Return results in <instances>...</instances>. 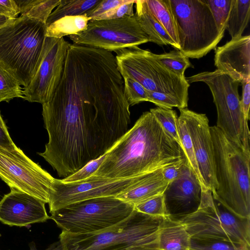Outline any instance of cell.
<instances>
[{"instance_id": "cell-2", "label": "cell", "mask_w": 250, "mask_h": 250, "mask_svg": "<svg viewBox=\"0 0 250 250\" xmlns=\"http://www.w3.org/2000/svg\"><path fill=\"white\" fill-rule=\"evenodd\" d=\"M185 158L181 145L163 129L150 111H146L107 151L92 176L129 178L163 168Z\"/></svg>"}, {"instance_id": "cell-16", "label": "cell", "mask_w": 250, "mask_h": 250, "mask_svg": "<svg viewBox=\"0 0 250 250\" xmlns=\"http://www.w3.org/2000/svg\"><path fill=\"white\" fill-rule=\"evenodd\" d=\"M202 187L188 162L181 174L168 183L164 192L168 216L172 218L191 214L198 208Z\"/></svg>"}, {"instance_id": "cell-35", "label": "cell", "mask_w": 250, "mask_h": 250, "mask_svg": "<svg viewBox=\"0 0 250 250\" xmlns=\"http://www.w3.org/2000/svg\"><path fill=\"white\" fill-rule=\"evenodd\" d=\"M148 102L155 104L157 107L172 109L174 107L187 108L188 104L178 98L168 94L147 90Z\"/></svg>"}, {"instance_id": "cell-17", "label": "cell", "mask_w": 250, "mask_h": 250, "mask_svg": "<svg viewBox=\"0 0 250 250\" xmlns=\"http://www.w3.org/2000/svg\"><path fill=\"white\" fill-rule=\"evenodd\" d=\"M45 203L26 193L11 189L0 201V221L10 226L26 227L50 219Z\"/></svg>"}, {"instance_id": "cell-4", "label": "cell", "mask_w": 250, "mask_h": 250, "mask_svg": "<svg viewBox=\"0 0 250 250\" xmlns=\"http://www.w3.org/2000/svg\"><path fill=\"white\" fill-rule=\"evenodd\" d=\"M164 217L136 210L126 219L102 231L59 235L63 250H159L158 234Z\"/></svg>"}, {"instance_id": "cell-39", "label": "cell", "mask_w": 250, "mask_h": 250, "mask_svg": "<svg viewBox=\"0 0 250 250\" xmlns=\"http://www.w3.org/2000/svg\"><path fill=\"white\" fill-rule=\"evenodd\" d=\"M188 162L186 157L177 163L163 168L162 173L165 180L169 183L176 179L181 174Z\"/></svg>"}, {"instance_id": "cell-22", "label": "cell", "mask_w": 250, "mask_h": 250, "mask_svg": "<svg viewBox=\"0 0 250 250\" xmlns=\"http://www.w3.org/2000/svg\"><path fill=\"white\" fill-rule=\"evenodd\" d=\"M90 19L86 14L65 16L46 25V37L61 39L85 30Z\"/></svg>"}, {"instance_id": "cell-31", "label": "cell", "mask_w": 250, "mask_h": 250, "mask_svg": "<svg viewBox=\"0 0 250 250\" xmlns=\"http://www.w3.org/2000/svg\"><path fill=\"white\" fill-rule=\"evenodd\" d=\"M14 98H23V90L18 81L0 66V102Z\"/></svg>"}, {"instance_id": "cell-7", "label": "cell", "mask_w": 250, "mask_h": 250, "mask_svg": "<svg viewBox=\"0 0 250 250\" xmlns=\"http://www.w3.org/2000/svg\"><path fill=\"white\" fill-rule=\"evenodd\" d=\"M185 226L191 238L211 239L250 246V219L241 217L202 190L201 202L194 212L174 218Z\"/></svg>"}, {"instance_id": "cell-28", "label": "cell", "mask_w": 250, "mask_h": 250, "mask_svg": "<svg viewBox=\"0 0 250 250\" xmlns=\"http://www.w3.org/2000/svg\"><path fill=\"white\" fill-rule=\"evenodd\" d=\"M154 58L167 69L181 78H185V71L192 67L189 58L179 50L175 49L161 54L153 53Z\"/></svg>"}, {"instance_id": "cell-33", "label": "cell", "mask_w": 250, "mask_h": 250, "mask_svg": "<svg viewBox=\"0 0 250 250\" xmlns=\"http://www.w3.org/2000/svg\"><path fill=\"white\" fill-rule=\"evenodd\" d=\"M134 209L153 216H167L164 193L154 196L134 206Z\"/></svg>"}, {"instance_id": "cell-14", "label": "cell", "mask_w": 250, "mask_h": 250, "mask_svg": "<svg viewBox=\"0 0 250 250\" xmlns=\"http://www.w3.org/2000/svg\"><path fill=\"white\" fill-rule=\"evenodd\" d=\"M71 44L63 38L45 37L40 63L23 99L42 104L49 101L61 80L67 50Z\"/></svg>"}, {"instance_id": "cell-8", "label": "cell", "mask_w": 250, "mask_h": 250, "mask_svg": "<svg viewBox=\"0 0 250 250\" xmlns=\"http://www.w3.org/2000/svg\"><path fill=\"white\" fill-rule=\"evenodd\" d=\"M134 206L116 197L86 199L65 206L50 212L62 231L86 234L102 231L127 218Z\"/></svg>"}, {"instance_id": "cell-40", "label": "cell", "mask_w": 250, "mask_h": 250, "mask_svg": "<svg viewBox=\"0 0 250 250\" xmlns=\"http://www.w3.org/2000/svg\"><path fill=\"white\" fill-rule=\"evenodd\" d=\"M240 83L242 85V97L240 100L241 105L244 118L248 121L250 118V78L243 80Z\"/></svg>"}, {"instance_id": "cell-29", "label": "cell", "mask_w": 250, "mask_h": 250, "mask_svg": "<svg viewBox=\"0 0 250 250\" xmlns=\"http://www.w3.org/2000/svg\"><path fill=\"white\" fill-rule=\"evenodd\" d=\"M191 250H250V246L229 241L191 238Z\"/></svg>"}, {"instance_id": "cell-6", "label": "cell", "mask_w": 250, "mask_h": 250, "mask_svg": "<svg viewBox=\"0 0 250 250\" xmlns=\"http://www.w3.org/2000/svg\"><path fill=\"white\" fill-rule=\"evenodd\" d=\"M176 23L179 50L200 59L216 48L224 35L216 24L206 0H169Z\"/></svg>"}, {"instance_id": "cell-37", "label": "cell", "mask_w": 250, "mask_h": 250, "mask_svg": "<svg viewBox=\"0 0 250 250\" xmlns=\"http://www.w3.org/2000/svg\"><path fill=\"white\" fill-rule=\"evenodd\" d=\"M135 2V0H129L127 2L122 4L104 13L95 20L117 19L133 16L135 14L133 11V5Z\"/></svg>"}, {"instance_id": "cell-3", "label": "cell", "mask_w": 250, "mask_h": 250, "mask_svg": "<svg viewBox=\"0 0 250 250\" xmlns=\"http://www.w3.org/2000/svg\"><path fill=\"white\" fill-rule=\"evenodd\" d=\"M217 188L213 197L236 215L250 219V151L210 127Z\"/></svg>"}, {"instance_id": "cell-20", "label": "cell", "mask_w": 250, "mask_h": 250, "mask_svg": "<svg viewBox=\"0 0 250 250\" xmlns=\"http://www.w3.org/2000/svg\"><path fill=\"white\" fill-rule=\"evenodd\" d=\"M162 169L151 172L138 186L118 195L116 197L135 206L154 196L164 193L168 182L163 177Z\"/></svg>"}, {"instance_id": "cell-11", "label": "cell", "mask_w": 250, "mask_h": 250, "mask_svg": "<svg viewBox=\"0 0 250 250\" xmlns=\"http://www.w3.org/2000/svg\"><path fill=\"white\" fill-rule=\"evenodd\" d=\"M68 37L73 44L110 52L149 42L135 14L117 19L89 21L85 30Z\"/></svg>"}, {"instance_id": "cell-42", "label": "cell", "mask_w": 250, "mask_h": 250, "mask_svg": "<svg viewBox=\"0 0 250 250\" xmlns=\"http://www.w3.org/2000/svg\"><path fill=\"white\" fill-rule=\"evenodd\" d=\"M19 13V8L15 0H0V14L15 19Z\"/></svg>"}, {"instance_id": "cell-9", "label": "cell", "mask_w": 250, "mask_h": 250, "mask_svg": "<svg viewBox=\"0 0 250 250\" xmlns=\"http://www.w3.org/2000/svg\"><path fill=\"white\" fill-rule=\"evenodd\" d=\"M186 80L188 83L203 82L208 85L217 109L216 126L234 143L250 151L248 121L244 118L238 90L240 83L218 69L199 73Z\"/></svg>"}, {"instance_id": "cell-45", "label": "cell", "mask_w": 250, "mask_h": 250, "mask_svg": "<svg viewBox=\"0 0 250 250\" xmlns=\"http://www.w3.org/2000/svg\"></svg>"}, {"instance_id": "cell-24", "label": "cell", "mask_w": 250, "mask_h": 250, "mask_svg": "<svg viewBox=\"0 0 250 250\" xmlns=\"http://www.w3.org/2000/svg\"><path fill=\"white\" fill-rule=\"evenodd\" d=\"M21 16L46 24L53 10L61 0H16Z\"/></svg>"}, {"instance_id": "cell-32", "label": "cell", "mask_w": 250, "mask_h": 250, "mask_svg": "<svg viewBox=\"0 0 250 250\" xmlns=\"http://www.w3.org/2000/svg\"><path fill=\"white\" fill-rule=\"evenodd\" d=\"M219 32L224 34L232 0H206Z\"/></svg>"}, {"instance_id": "cell-1", "label": "cell", "mask_w": 250, "mask_h": 250, "mask_svg": "<svg viewBox=\"0 0 250 250\" xmlns=\"http://www.w3.org/2000/svg\"><path fill=\"white\" fill-rule=\"evenodd\" d=\"M111 52L71 45L53 95L42 104L48 134L38 154L63 178L103 155L128 130L129 105Z\"/></svg>"}, {"instance_id": "cell-27", "label": "cell", "mask_w": 250, "mask_h": 250, "mask_svg": "<svg viewBox=\"0 0 250 250\" xmlns=\"http://www.w3.org/2000/svg\"><path fill=\"white\" fill-rule=\"evenodd\" d=\"M177 128L180 144L189 166L199 179L202 187V190H205L208 189L205 187L200 174L195 157L191 137L185 118L181 113H180V116L178 117Z\"/></svg>"}, {"instance_id": "cell-13", "label": "cell", "mask_w": 250, "mask_h": 250, "mask_svg": "<svg viewBox=\"0 0 250 250\" xmlns=\"http://www.w3.org/2000/svg\"><path fill=\"white\" fill-rule=\"evenodd\" d=\"M150 172L122 179L102 178L91 176L83 181L72 183L64 182L62 179L55 178L48 203L49 212L86 199L116 197L138 186Z\"/></svg>"}, {"instance_id": "cell-34", "label": "cell", "mask_w": 250, "mask_h": 250, "mask_svg": "<svg viewBox=\"0 0 250 250\" xmlns=\"http://www.w3.org/2000/svg\"><path fill=\"white\" fill-rule=\"evenodd\" d=\"M124 93L129 106L148 102L147 90L138 82L131 78H124Z\"/></svg>"}, {"instance_id": "cell-41", "label": "cell", "mask_w": 250, "mask_h": 250, "mask_svg": "<svg viewBox=\"0 0 250 250\" xmlns=\"http://www.w3.org/2000/svg\"><path fill=\"white\" fill-rule=\"evenodd\" d=\"M0 147L9 150L16 149L18 147L10 137L6 125L0 113Z\"/></svg>"}, {"instance_id": "cell-26", "label": "cell", "mask_w": 250, "mask_h": 250, "mask_svg": "<svg viewBox=\"0 0 250 250\" xmlns=\"http://www.w3.org/2000/svg\"><path fill=\"white\" fill-rule=\"evenodd\" d=\"M101 0H61L48 17L45 25L65 16L82 15L93 8Z\"/></svg>"}, {"instance_id": "cell-30", "label": "cell", "mask_w": 250, "mask_h": 250, "mask_svg": "<svg viewBox=\"0 0 250 250\" xmlns=\"http://www.w3.org/2000/svg\"><path fill=\"white\" fill-rule=\"evenodd\" d=\"M149 111L163 129L181 145L177 128L178 117L175 111L172 109L157 107L150 109Z\"/></svg>"}, {"instance_id": "cell-43", "label": "cell", "mask_w": 250, "mask_h": 250, "mask_svg": "<svg viewBox=\"0 0 250 250\" xmlns=\"http://www.w3.org/2000/svg\"><path fill=\"white\" fill-rule=\"evenodd\" d=\"M30 250H38L36 249L34 243H31L30 245ZM45 250H63L61 242L59 241L52 244Z\"/></svg>"}, {"instance_id": "cell-18", "label": "cell", "mask_w": 250, "mask_h": 250, "mask_svg": "<svg viewBox=\"0 0 250 250\" xmlns=\"http://www.w3.org/2000/svg\"><path fill=\"white\" fill-rule=\"evenodd\" d=\"M214 64L217 69L241 82L250 78V36L231 39L216 47Z\"/></svg>"}, {"instance_id": "cell-44", "label": "cell", "mask_w": 250, "mask_h": 250, "mask_svg": "<svg viewBox=\"0 0 250 250\" xmlns=\"http://www.w3.org/2000/svg\"><path fill=\"white\" fill-rule=\"evenodd\" d=\"M12 19H13L0 14V29L8 24Z\"/></svg>"}, {"instance_id": "cell-12", "label": "cell", "mask_w": 250, "mask_h": 250, "mask_svg": "<svg viewBox=\"0 0 250 250\" xmlns=\"http://www.w3.org/2000/svg\"><path fill=\"white\" fill-rule=\"evenodd\" d=\"M0 178L9 187L49 201L55 178L29 158L19 147L9 150L0 147Z\"/></svg>"}, {"instance_id": "cell-19", "label": "cell", "mask_w": 250, "mask_h": 250, "mask_svg": "<svg viewBox=\"0 0 250 250\" xmlns=\"http://www.w3.org/2000/svg\"><path fill=\"white\" fill-rule=\"evenodd\" d=\"M191 238L183 223L166 216L158 234L159 250H190Z\"/></svg>"}, {"instance_id": "cell-10", "label": "cell", "mask_w": 250, "mask_h": 250, "mask_svg": "<svg viewBox=\"0 0 250 250\" xmlns=\"http://www.w3.org/2000/svg\"><path fill=\"white\" fill-rule=\"evenodd\" d=\"M118 70L123 79L131 78L146 90L173 96L188 104L189 83L173 73L153 57V53L138 46L116 52Z\"/></svg>"}, {"instance_id": "cell-15", "label": "cell", "mask_w": 250, "mask_h": 250, "mask_svg": "<svg viewBox=\"0 0 250 250\" xmlns=\"http://www.w3.org/2000/svg\"><path fill=\"white\" fill-rule=\"evenodd\" d=\"M184 115L193 144L200 174L206 188L213 194L217 188L212 141L206 114L188 108L179 109Z\"/></svg>"}, {"instance_id": "cell-5", "label": "cell", "mask_w": 250, "mask_h": 250, "mask_svg": "<svg viewBox=\"0 0 250 250\" xmlns=\"http://www.w3.org/2000/svg\"><path fill=\"white\" fill-rule=\"evenodd\" d=\"M46 25L21 16L0 29V66L26 87L41 62Z\"/></svg>"}, {"instance_id": "cell-25", "label": "cell", "mask_w": 250, "mask_h": 250, "mask_svg": "<svg viewBox=\"0 0 250 250\" xmlns=\"http://www.w3.org/2000/svg\"><path fill=\"white\" fill-rule=\"evenodd\" d=\"M150 12L180 47L176 23L169 0H145Z\"/></svg>"}, {"instance_id": "cell-36", "label": "cell", "mask_w": 250, "mask_h": 250, "mask_svg": "<svg viewBox=\"0 0 250 250\" xmlns=\"http://www.w3.org/2000/svg\"><path fill=\"white\" fill-rule=\"evenodd\" d=\"M106 153L90 161L75 173L62 179V181L66 183H72L82 181L88 178L99 168L104 160Z\"/></svg>"}, {"instance_id": "cell-21", "label": "cell", "mask_w": 250, "mask_h": 250, "mask_svg": "<svg viewBox=\"0 0 250 250\" xmlns=\"http://www.w3.org/2000/svg\"><path fill=\"white\" fill-rule=\"evenodd\" d=\"M135 15L141 28L148 37L149 42L159 45L170 44L175 49L180 47L152 15L145 0H135Z\"/></svg>"}, {"instance_id": "cell-23", "label": "cell", "mask_w": 250, "mask_h": 250, "mask_svg": "<svg viewBox=\"0 0 250 250\" xmlns=\"http://www.w3.org/2000/svg\"><path fill=\"white\" fill-rule=\"evenodd\" d=\"M250 17V0H232L226 27L231 39L242 36Z\"/></svg>"}, {"instance_id": "cell-38", "label": "cell", "mask_w": 250, "mask_h": 250, "mask_svg": "<svg viewBox=\"0 0 250 250\" xmlns=\"http://www.w3.org/2000/svg\"><path fill=\"white\" fill-rule=\"evenodd\" d=\"M129 0H101L95 7L88 11L86 16L90 19L94 21L97 18L115 8L118 6L127 2Z\"/></svg>"}]
</instances>
